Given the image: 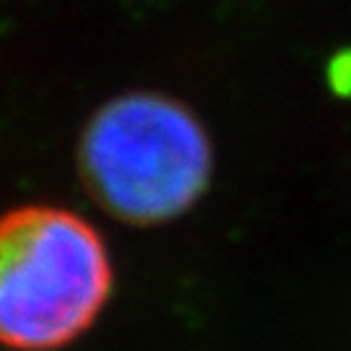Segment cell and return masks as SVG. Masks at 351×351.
Listing matches in <instances>:
<instances>
[{
  "mask_svg": "<svg viewBox=\"0 0 351 351\" xmlns=\"http://www.w3.org/2000/svg\"><path fill=\"white\" fill-rule=\"evenodd\" d=\"M78 167L88 195L125 224L154 226L190 211L213 172L201 120L182 101L133 91L91 114Z\"/></svg>",
  "mask_w": 351,
  "mask_h": 351,
  "instance_id": "cell-1",
  "label": "cell"
},
{
  "mask_svg": "<svg viewBox=\"0 0 351 351\" xmlns=\"http://www.w3.org/2000/svg\"><path fill=\"white\" fill-rule=\"evenodd\" d=\"M112 291L101 234L58 206L0 213V343L52 351L99 317Z\"/></svg>",
  "mask_w": 351,
  "mask_h": 351,
  "instance_id": "cell-2",
  "label": "cell"
}]
</instances>
